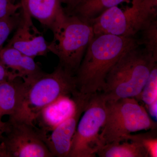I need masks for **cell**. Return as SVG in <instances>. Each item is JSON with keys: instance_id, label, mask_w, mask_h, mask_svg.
Instances as JSON below:
<instances>
[{"instance_id": "1", "label": "cell", "mask_w": 157, "mask_h": 157, "mask_svg": "<svg viewBox=\"0 0 157 157\" xmlns=\"http://www.w3.org/2000/svg\"><path fill=\"white\" fill-rule=\"evenodd\" d=\"M138 45L135 38L95 35L75 74L78 92L90 97L101 92L107 74L117 62Z\"/></svg>"}, {"instance_id": "2", "label": "cell", "mask_w": 157, "mask_h": 157, "mask_svg": "<svg viewBox=\"0 0 157 157\" xmlns=\"http://www.w3.org/2000/svg\"><path fill=\"white\" fill-rule=\"evenodd\" d=\"M157 57L138 45L126 52L117 62L105 79L101 92L107 101L138 98Z\"/></svg>"}, {"instance_id": "3", "label": "cell", "mask_w": 157, "mask_h": 157, "mask_svg": "<svg viewBox=\"0 0 157 157\" xmlns=\"http://www.w3.org/2000/svg\"><path fill=\"white\" fill-rule=\"evenodd\" d=\"M24 97L18 116L35 121L44 107L61 97L77 92L75 75L58 64L53 72L42 70L22 79Z\"/></svg>"}, {"instance_id": "4", "label": "cell", "mask_w": 157, "mask_h": 157, "mask_svg": "<svg viewBox=\"0 0 157 157\" xmlns=\"http://www.w3.org/2000/svg\"><path fill=\"white\" fill-rule=\"evenodd\" d=\"M52 33L49 52L58 57L59 64L75 75L94 36L92 26L76 15L66 13Z\"/></svg>"}, {"instance_id": "5", "label": "cell", "mask_w": 157, "mask_h": 157, "mask_svg": "<svg viewBox=\"0 0 157 157\" xmlns=\"http://www.w3.org/2000/svg\"><path fill=\"white\" fill-rule=\"evenodd\" d=\"M106 117L100 134L102 147L120 142L133 132L157 129V123L135 98L107 101Z\"/></svg>"}, {"instance_id": "6", "label": "cell", "mask_w": 157, "mask_h": 157, "mask_svg": "<svg viewBox=\"0 0 157 157\" xmlns=\"http://www.w3.org/2000/svg\"><path fill=\"white\" fill-rule=\"evenodd\" d=\"M7 131L0 144V157H53L45 140L47 133L34 121L23 117H9Z\"/></svg>"}, {"instance_id": "7", "label": "cell", "mask_w": 157, "mask_h": 157, "mask_svg": "<svg viewBox=\"0 0 157 157\" xmlns=\"http://www.w3.org/2000/svg\"><path fill=\"white\" fill-rule=\"evenodd\" d=\"M106 103L101 92L90 97L78 121L68 157H95L101 147L100 134L106 117Z\"/></svg>"}, {"instance_id": "8", "label": "cell", "mask_w": 157, "mask_h": 157, "mask_svg": "<svg viewBox=\"0 0 157 157\" xmlns=\"http://www.w3.org/2000/svg\"><path fill=\"white\" fill-rule=\"evenodd\" d=\"M131 4V7L124 10L114 6L91 20L89 23L94 35L135 38L149 23L156 19L157 12L146 11Z\"/></svg>"}, {"instance_id": "9", "label": "cell", "mask_w": 157, "mask_h": 157, "mask_svg": "<svg viewBox=\"0 0 157 157\" xmlns=\"http://www.w3.org/2000/svg\"><path fill=\"white\" fill-rule=\"evenodd\" d=\"M76 103L73 114L61 123L46 137V144L53 157H68L73 136L90 97L78 92L72 96Z\"/></svg>"}, {"instance_id": "10", "label": "cell", "mask_w": 157, "mask_h": 157, "mask_svg": "<svg viewBox=\"0 0 157 157\" xmlns=\"http://www.w3.org/2000/svg\"><path fill=\"white\" fill-rule=\"evenodd\" d=\"M21 18L14 33L6 46L13 47L33 58L46 56L49 51L43 34L34 25L33 18L21 9Z\"/></svg>"}, {"instance_id": "11", "label": "cell", "mask_w": 157, "mask_h": 157, "mask_svg": "<svg viewBox=\"0 0 157 157\" xmlns=\"http://www.w3.org/2000/svg\"><path fill=\"white\" fill-rule=\"evenodd\" d=\"M20 3L21 9L52 32L66 14L60 0H21Z\"/></svg>"}, {"instance_id": "12", "label": "cell", "mask_w": 157, "mask_h": 157, "mask_svg": "<svg viewBox=\"0 0 157 157\" xmlns=\"http://www.w3.org/2000/svg\"><path fill=\"white\" fill-rule=\"evenodd\" d=\"M76 108V103L70 96L61 97L44 107L39 113L38 120L44 132H51L61 123L73 114Z\"/></svg>"}, {"instance_id": "13", "label": "cell", "mask_w": 157, "mask_h": 157, "mask_svg": "<svg viewBox=\"0 0 157 157\" xmlns=\"http://www.w3.org/2000/svg\"><path fill=\"white\" fill-rule=\"evenodd\" d=\"M21 78H7L0 82V117L18 115L21 111L24 87Z\"/></svg>"}, {"instance_id": "14", "label": "cell", "mask_w": 157, "mask_h": 157, "mask_svg": "<svg viewBox=\"0 0 157 157\" xmlns=\"http://www.w3.org/2000/svg\"><path fill=\"white\" fill-rule=\"evenodd\" d=\"M0 61L11 72L14 78L23 79L42 70L33 58L6 45L0 51Z\"/></svg>"}, {"instance_id": "15", "label": "cell", "mask_w": 157, "mask_h": 157, "mask_svg": "<svg viewBox=\"0 0 157 157\" xmlns=\"http://www.w3.org/2000/svg\"><path fill=\"white\" fill-rule=\"evenodd\" d=\"M125 140L101 147L96 155L101 157H149L143 145L135 140Z\"/></svg>"}, {"instance_id": "16", "label": "cell", "mask_w": 157, "mask_h": 157, "mask_svg": "<svg viewBox=\"0 0 157 157\" xmlns=\"http://www.w3.org/2000/svg\"><path fill=\"white\" fill-rule=\"evenodd\" d=\"M132 0H82L72 13L82 20L89 22L104 11L122 3H131Z\"/></svg>"}, {"instance_id": "17", "label": "cell", "mask_w": 157, "mask_h": 157, "mask_svg": "<svg viewBox=\"0 0 157 157\" xmlns=\"http://www.w3.org/2000/svg\"><path fill=\"white\" fill-rule=\"evenodd\" d=\"M139 33L141 36L136 39L137 44L143 45L147 51L157 57V18L149 23Z\"/></svg>"}, {"instance_id": "18", "label": "cell", "mask_w": 157, "mask_h": 157, "mask_svg": "<svg viewBox=\"0 0 157 157\" xmlns=\"http://www.w3.org/2000/svg\"><path fill=\"white\" fill-rule=\"evenodd\" d=\"M144 133L129 135L124 138V140H132L141 144L146 149L149 157H157V137L156 129L148 130Z\"/></svg>"}, {"instance_id": "19", "label": "cell", "mask_w": 157, "mask_h": 157, "mask_svg": "<svg viewBox=\"0 0 157 157\" xmlns=\"http://www.w3.org/2000/svg\"><path fill=\"white\" fill-rule=\"evenodd\" d=\"M137 99L150 105L157 101V64L151 70L148 79Z\"/></svg>"}, {"instance_id": "20", "label": "cell", "mask_w": 157, "mask_h": 157, "mask_svg": "<svg viewBox=\"0 0 157 157\" xmlns=\"http://www.w3.org/2000/svg\"><path fill=\"white\" fill-rule=\"evenodd\" d=\"M21 18V12L0 19V51L11 33L15 30Z\"/></svg>"}, {"instance_id": "21", "label": "cell", "mask_w": 157, "mask_h": 157, "mask_svg": "<svg viewBox=\"0 0 157 157\" xmlns=\"http://www.w3.org/2000/svg\"><path fill=\"white\" fill-rule=\"evenodd\" d=\"M21 7L20 3L15 4L10 0H0V19L15 14Z\"/></svg>"}, {"instance_id": "22", "label": "cell", "mask_w": 157, "mask_h": 157, "mask_svg": "<svg viewBox=\"0 0 157 157\" xmlns=\"http://www.w3.org/2000/svg\"><path fill=\"white\" fill-rule=\"evenodd\" d=\"M131 3L146 11L157 12V0H132Z\"/></svg>"}, {"instance_id": "23", "label": "cell", "mask_w": 157, "mask_h": 157, "mask_svg": "<svg viewBox=\"0 0 157 157\" xmlns=\"http://www.w3.org/2000/svg\"><path fill=\"white\" fill-rule=\"evenodd\" d=\"M82 0H60L62 4L66 5L64 8L65 12L67 14H70L75 8L81 2Z\"/></svg>"}, {"instance_id": "24", "label": "cell", "mask_w": 157, "mask_h": 157, "mask_svg": "<svg viewBox=\"0 0 157 157\" xmlns=\"http://www.w3.org/2000/svg\"><path fill=\"white\" fill-rule=\"evenodd\" d=\"M9 78H13L11 72L0 61V82Z\"/></svg>"}, {"instance_id": "25", "label": "cell", "mask_w": 157, "mask_h": 157, "mask_svg": "<svg viewBox=\"0 0 157 157\" xmlns=\"http://www.w3.org/2000/svg\"><path fill=\"white\" fill-rule=\"evenodd\" d=\"M2 118L0 117V142L2 139L4 134L7 131L8 126V121H3ZM1 147V144H0Z\"/></svg>"}, {"instance_id": "26", "label": "cell", "mask_w": 157, "mask_h": 157, "mask_svg": "<svg viewBox=\"0 0 157 157\" xmlns=\"http://www.w3.org/2000/svg\"><path fill=\"white\" fill-rule=\"evenodd\" d=\"M157 101L147 105L149 112L152 117L157 118Z\"/></svg>"}, {"instance_id": "27", "label": "cell", "mask_w": 157, "mask_h": 157, "mask_svg": "<svg viewBox=\"0 0 157 157\" xmlns=\"http://www.w3.org/2000/svg\"><path fill=\"white\" fill-rule=\"evenodd\" d=\"M10 1H11V2H14V0H10Z\"/></svg>"}, {"instance_id": "28", "label": "cell", "mask_w": 157, "mask_h": 157, "mask_svg": "<svg viewBox=\"0 0 157 157\" xmlns=\"http://www.w3.org/2000/svg\"><path fill=\"white\" fill-rule=\"evenodd\" d=\"M1 147H0V151H1Z\"/></svg>"}]
</instances>
